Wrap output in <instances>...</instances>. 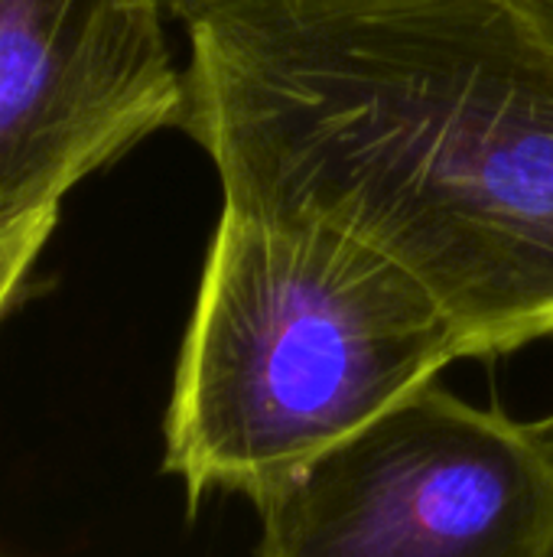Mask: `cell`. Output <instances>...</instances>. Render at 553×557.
Returning a JSON list of instances; mask_svg holds the SVG:
<instances>
[{"label":"cell","mask_w":553,"mask_h":557,"mask_svg":"<svg viewBox=\"0 0 553 557\" xmlns=\"http://www.w3.org/2000/svg\"><path fill=\"white\" fill-rule=\"evenodd\" d=\"M183 131L241 209L411 271L463 359L553 336V65L502 0H218Z\"/></svg>","instance_id":"6da1fadb"},{"label":"cell","mask_w":553,"mask_h":557,"mask_svg":"<svg viewBox=\"0 0 553 557\" xmlns=\"http://www.w3.org/2000/svg\"><path fill=\"white\" fill-rule=\"evenodd\" d=\"M463 359L430 290L306 215L222 202L163 421V470L196 509L261 503Z\"/></svg>","instance_id":"7a4b0ae2"},{"label":"cell","mask_w":553,"mask_h":557,"mask_svg":"<svg viewBox=\"0 0 553 557\" xmlns=\"http://www.w3.org/2000/svg\"><path fill=\"white\" fill-rule=\"evenodd\" d=\"M254 506L257 557H553V434L433 382Z\"/></svg>","instance_id":"3957f363"},{"label":"cell","mask_w":553,"mask_h":557,"mask_svg":"<svg viewBox=\"0 0 553 557\" xmlns=\"http://www.w3.org/2000/svg\"><path fill=\"white\" fill-rule=\"evenodd\" d=\"M166 0H0V225L59 212L91 173L179 127Z\"/></svg>","instance_id":"277c9868"},{"label":"cell","mask_w":553,"mask_h":557,"mask_svg":"<svg viewBox=\"0 0 553 557\" xmlns=\"http://www.w3.org/2000/svg\"><path fill=\"white\" fill-rule=\"evenodd\" d=\"M55 219L59 212H46V215L0 225V320L20 300L23 284L55 228Z\"/></svg>","instance_id":"5b68a950"},{"label":"cell","mask_w":553,"mask_h":557,"mask_svg":"<svg viewBox=\"0 0 553 557\" xmlns=\"http://www.w3.org/2000/svg\"><path fill=\"white\" fill-rule=\"evenodd\" d=\"M521 33L544 52L553 65V0H502Z\"/></svg>","instance_id":"8992f818"},{"label":"cell","mask_w":553,"mask_h":557,"mask_svg":"<svg viewBox=\"0 0 553 557\" xmlns=\"http://www.w3.org/2000/svg\"><path fill=\"white\" fill-rule=\"evenodd\" d=\"M179 16H186V13H192V10H199V7H209V3H218V0H166Z\"/></svg>","instance_id":"52a82bcc"},{"label":"cell","mask_w":553,"mask_h":557,"mask_svg":"<svg viewBox=\"0 0 553 557\" xmlns=\"http://www.w3.org/2000/svg\"><path fill=\"white\" fill-rule=\"evenodd\" d=\"M0 557H3V555H0Z\"/></svg>","instance_id":"ba28073f"},{"label":"cell","mask_w":553,"mask_h":557,"mask_svg":"<svg viewBox=\"0 0 553 557\" xmlns=\"http://www.w3.org/2000/svg\"><path fill=\"white\" fill-rule=\"evenodd\" d=\"M551 434H553V431H551Z\"/></svg>","instance_id":"9c48e42d"}]
</instances>
